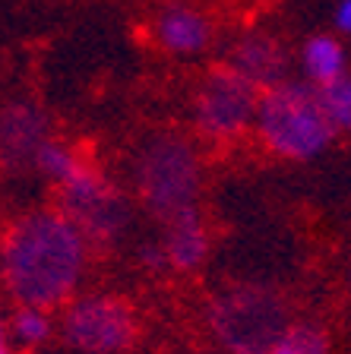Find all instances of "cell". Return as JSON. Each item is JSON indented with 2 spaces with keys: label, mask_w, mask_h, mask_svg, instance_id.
<instances>
[{
  "label": "cell",
  "mask_w": 351,
  "mask_h": 354,
  "mask_svg": "<svg viewBox=\"0 0 351 354\" xmlns=\"http://www.w3.org/2000/svg\"><path fill=\"white\" fill-rule=\"evenodd\" d=\"M89 241L60 209L16 218L0 243V275L22 307H57L80 288Z\"/></svg>",
  "instance_id": "cell-1"
},
{
  "label": "cell",
  "mask_w": 351,
  "mask_h": 354,
  "mask_svg": "<svg viewBox=\"0 0 351 354\" xmlns=\"http://www.w3.org/2000/svg\"><path fill=\"white\" fill-rule=\"evenodd\" d=\"M253 127L269 152L291 162H310L336 140V130L320 108L316 88L304 80H282L263 88Z\"/></svg>",
  "instance_id": "cell-2"
},
{
  "label": "cell",
  "mask_w": 351,
  "mask_h": 354,
  "mask_svg": "<svg viewBox=\"0 0 351 354\" xmlns=\"http://www.w3.org/2000/svg\"><path fill=\"white\" fill-rule=\"evenodd\" d=\"M136 184L159 218L174 221L177 215L197 212L203 190V165L190 140L177 133H159L139 149Z\"/></svg>",
  "instance_id": "cell-3"
},
{
  "label": "cell",
  "mask_w": 351,
  "mask_h": 354,
  "mask_svg": "<svg viewBox=\"0 0 351 354\" xmlns=\"http://www.w3.org/2000/svg\"><path fill=\"white\" fill-rule=\"evenodd\" d=\"M213 326L234 354H266L288 329L285 307L266 291L241 288L215 304Z\"/></svg>",
  "instance_id": "cell-4"
},
{
  "label": "cell",
  "mask_w": 351,
  "mask_h": 354,
  "mask_svg": "<svg viewBox=\"0 0 351 354\" xmlns=\"http://www.w3.org/2000/svg\"><path fill=\"white\" fill-rule=\"evenodd\" d=\"M60 187V212L82 231L86 241L108 243L127 225V206L111 180L89 162H80Z\"/></svg>",
  "instance_id": "cell-5"
},
{
  "label": "cell",
  "mask_w": 351,
  "mask_h": 354,
  "mask_svg": "<svg viewBox=\"0 0 351 354\" xmlns=\"http://www.w3.org/2000/svg\"><path fill=\"white\" fill-rule=\"evenodd\" d=\"M256 102L260 88H253L231 66H215L193 95V124L209 140L228 142L253 127Z\"/></svg>",
  "instance_id": "cell-6"
},
{
  "label": "cell",
  "mask_w": 351,
  "mask_h": 354,
  "mask_svg": "<svg viewBox=\"0 0 351 354\" xmlns=\"http://www.w3.org/2000/svg\"><path fill=\"white\" fill-rule=\"evenodd\" d=\"M64 339L86 354H120L136 339V313L124 297L86 295L64 313Z\"/></svg>",
  "instance_id": "cell-7"
},
{
  "label": "cell",
  "mask_w": 351,
  "mask_h": 354,
  "mask_svg": "<svg viewBox=\"0 0 351 354\" xmlns=\"http://www.w3.org/2000/svg\"><path fill=\"white\" fill-rule=\"evenodd\" d=\"M48 114L29 98H16L0 108V168L10 174L35 168V155L51 140Z\"/></svg>",
  "instance_id": "cell-8"
},
{
  "label": "cell",
  "mask_w": 351,
  "mask_h": 354,
  "mask_svg": "<svg viewBox=\"0 0 351 354\" xmlns=\"http://www.w3.org/2000/svg\"><path fill=\"white\" fill-rule=\"evenodd\" d=\"M225 66H231L234 73L263 92V88L288 80V48L269 32H247L234 41Z\"/></svg>",
  "instance_id": "cell-9"
},
{
  "label": "cell",
  "mask_w": 351,
  "mask_h": 354,
  "mask_svg": "<svg viewBox=\"0 0 351 354\" xmlns=\"http://www.w3.org/2000/svg\"><path fill=\"white\" fill-rule=\"evenodd\" d=\"M152 32H155V41L168 54H177V57H199V54L213 44L215 26L209 16L193 7H168L159 13Z\"/></svg>",
  "instance_id": "cell-10"
},
{
  "label": "cell",
  "mask_w": 351,
  "mask_h": 354,
  "mask_svg": "<svg viewBox=\"0 0 351 354\" xmlns=\"http://www.w3.org/2000/svg\"><path fill=\"white\" fill-rule=\"evenodd\" d=\"M165 263H171L181 272H190L197 266H203L206 253H209V234L199 218V212L177 215L168 221V237H165Z\"/></svg>",
  "instance_id": "cell-11"
},
{
  "label": "cell",
  "mask_w": 351,
  "mask_h": 354,
  "mask_svg": "<svg viewBox=\"0 0 351 354\" xmlns=\"http://www.w3.org/2000/svg\"><path fill=\"white\" fill-rule=\"evenodd\" d=\"M300 70L307 76L304 82H310L314 88L345 76L348 73V51H345L342 38L330 35V32L310 35L300 48Z\"/></svg>",
  "instance_id": "cell-12"
},
{
  "label": "cell",
  "mask_w": 351,
  "mask_h": 354,
  "mask_svg": "<svg viewBox=\"0 0 351 354\" xmlns=\"http://www.w3.org/2000/svg\"><path fill=\"white\" fill-rule=\"evenodd\" d=\"M316 98H320V108L326 114V120L332 124V130L342 133L351 127V80L348 73L339 76V80L326 82V86L316 88Z\"/></svg>",
  "instance_id": "cell-13"
},
{
  "label": "cell",
  "mask_w": 351,
  "mask_h": 354,
  "mask_svg": "<svg viewBox=\"0 0 351 354\" xmlns=\"http://www.w3.org/2000/svg\"><path fill=\"white\" fill-rule=\"evenodd\" d=\"M82 158L73 152L70 146H64L60 140H48L42 149H38L35 155V171H42L48 180H54V184H64L66 177L73 174V168L80 165Z\"/></svg>",
  "instance_id": "cell-14"
},
{
  "label": "cell",
  "mask_w": 351,
  "mask_h": 354,
  "mask_svg": "<svg viewBox=\"0 0 351 354\" xmlns=\"http://www.w3.org/2000/svg\"><path fill=\"white\" fill-rule=\"evenodd\" d=\"M266 354H330V345L316 326H288Z\"/></svg>",
  "instance_id": "cell-15"
},
{
  "label": "cell",
  "mask_w": 351,
  "mask_h": 354,
  "mask_svg": "<svg viewBox=\"0 0 351 354\" xmlns=\"http://www.w3.org/2000/svg\"><path fill=\"white\" fill-rule=\"evenodd\" d=\"M13 329L26 345H38V342L48 339V332H51V323H48V313L38 307H19L13 319Z\"/></svg>",
  "instance_id": "cell-16"
},
{
  "label": "cell",
  "mask_w": 351,
  "mask_h": 354,
  "mask_svg": "<svg viewBox=\"0 0 351 354\" xmlns=\"http://www.w3.org/2000/svg\"><path fill=\"white\" fill-rule=\"evenodd\" d=\"M332 26H336L339 35H348L351 32V0H339L332 7Z\"/></svg>",
  "instance_id": "cell-17"
},
{
  "label": "cell",
  "mask_w": 351,
  "mask_h": 354,
  "mask_svg": "<svg viewBox=\"0 0 351 354\" xmlns=\"http://www.w3.org/2000/svg\"><path fill=\"white\" fill-rule=\"evenodd\" d=\"M143 259H146L149 266H161L165 263V250H161V247H146V250H143Z\"/></svg>",
  "instance_id": "cell-18"
},
{
  "label": "cell",
  "mask_w": 351,
  "mask_h": 354,
  "mask_svg": "<svg viewBox=\"0 0 351 354\" xmlns=\"http://www.w3.org/2000/svg\"><path fill=\"white\" fill-rule=\"evenodd\" d=\"M0 351H7V348H3V323H0Z\"/></svg>",
  "instance_id": "cell-19"
},
{
  "label": "cell",
  "mask_w": 351,
  "mask_h": 354,
  "mask_svg": "<svg viewBox=\"0 0 351 354\" xmlns=\"http://www.w3.org/2000/svg\"><path fill=\"white\" fill-rule=\"evenodd\" d=\"M0 354H7V351H0Z\"/></svg>",
  "instance_id": "cell-20"
}]
</instances>
